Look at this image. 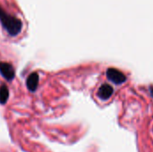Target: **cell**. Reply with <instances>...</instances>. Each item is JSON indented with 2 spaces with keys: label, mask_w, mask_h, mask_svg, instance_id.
<instances>
[{
  "label": "cell",
  "mask_w": 153,
  "mask_h": 152,
  "mask_svg": "<svg viewBox=\"0 0 153 152\" xmlns=\"http://www.w3.org/2000/svg\"><path fill=\"white\" fill-rule=\"evenodd\" d=\"M0 22L3 28L10 36L18 35L22 29V22L20 19L7 13L2 6H0Z\"/></svg>",
  "instance_id": "6da1fadb"
},
{
  "label": "cell",
  "mask_w": 153,
  "mask_h": 152,
  "mask_svg": "<svg viewBox=\"0 0 153 152\" xmlns=\"http://www.w3.org/2000/svg\"><path fill=\"white\" fill-rule=\"evenodd\" d=\"M0 73L7 81L13 80L15 76V73L13 65L5 62H0Z\"/></svg>",
  "instance_id": "7a4b0ae2"
},
{
  "label": "cell",
  "mask_w": 153,
  "mask_h": 152,
  "mask_svg": "<svg viewBox=\"0 0 153 152\" xmlns=\"http://www.w3.org/2000/svg\"><path fill=\"white\" fill-rule=\"evenodd\" d=\"M107 76L110 81H112L113 82H116V83H122V82H124L126 81L125 74L122 73L120 71H118L117 69H114V68H111V69L108 70Z\"/></svg>",
  "instance_id": "3957f363"
},
{
  "label": "cell",
  "mask_w": 153,
  "mask_h": 152,
  "mask_svg": "<svg viewBox=\"0 0 153 152\" xmlns=\"http://www.w3.org/2000/svg\"><path fill=\"white\" fill-rule=\"evenodd\" d=\"M39 76L38 73H30L26 81V86L28 90L31 92L36 91L39 86Z\"/></svg>",
  "instance_id": "277c9868"
},
{
  "label": "cell",
  "mask_w": 153,
  "mask_h": 152,
  "mask_svg": "<svg viewBox=\"0 0 153 152\" xmlns=\"http://www.w3.org/2000/svg\"><path fill=\"white\" fill-rule=\"evenodd\" d=\"M97 94H98V97L100 99L107 100V99H108L112 96V94H113V88L109 84L104 83V84H102L99 88V90H98Z\"/></svg>",
  "instance_id": "5b68a950"
},
{
  "label": "cell",
  "mask_w": 153,
  "mask_h": 152,
  "mask_svg": "<svg viewBox=\"0 0 153 152\" xmlns=\"http://www.w3.org/2000/svg\"><path fill=\"white\" fill-rule=\"evenodd\" d=\"M9 98V90L6 85L2 84L0 87V104L4 105Z\"/></svg>",
  "instance_id": "8992f818"
}]
</instances>
